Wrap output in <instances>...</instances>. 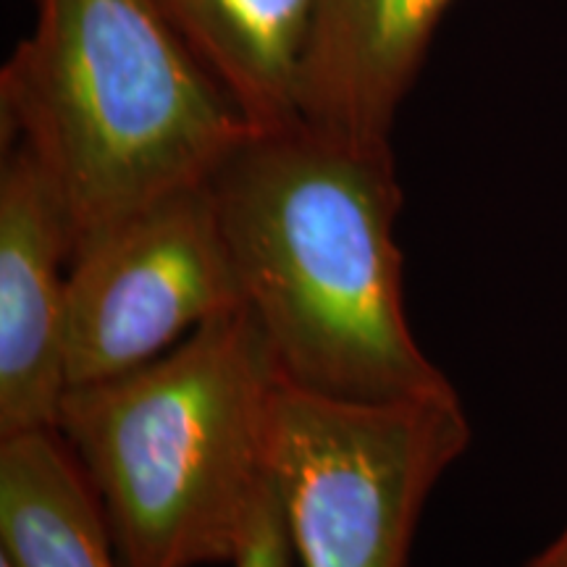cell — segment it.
<instances>
[{
  "mask_svg": "<svg viewBox=\"0 0 567 567\" xmlns=\"http://www.w3.org/2000/svg\"><path fill=\"white\" fill-rule=\"evenodd\" d=\"M243 302L287 384L347 402L457 394L405 313L392 145L255 130L208 182Z\"/></svg>",
  "mask_w": 567,
  "mask_h": 567,
  "instance_id": "cell-1",
  "label": "cell"
},
{
  "mask_svg": "<svg viewBox=\"0 0 567 567\" xmlns=\"http://www.w3.org/2000/svg\"><path fill=\"white\" fill-rule=\"evenodd\" d=\"M30 3L32 32L0 69V132L51 176L74 260L208 184L255 126L155 0Z\"/></svg>",
  "mask_w": 567,
  "mask_h": 567,
  "instance_id": "cell-2",
  "label": "cell"
},
{
  "mask_svg": "<svg viewBox=\"0 0 567 567\" xmlns=\"http://www.w3.org/2000/svg\"><path fill=\"white\" fill-rule=\"evenodd\" d=\"M281 373L250 310L130 373L66 389L55 431L97 494L122 567L231 563L276 488Z\"/></svg>",
  "mask_w": 567,
  "mask_h": 567,
  "instance_id": "cell-3",
  "label": "cell"
},
{
  "mask_svg": "<svg viewBox=\"0 0 567 567\" xmlns=\"http://www.w3.org/2000/svg\"><path fill=\"white\" fill-rule=\"evenodd\" d=\"M473 439L460 394L347 402L281 379L274 478L300 567H408L423 507Z\"/></svg>",
  "mask_w": 567,
  "mask_h": 567,
  "instance_id": "cell-4",
  "label": "cell"
},
{
  "mask_svg": "<svg viewBox=\"0 0 567 567\" xmlns=\"http://www.w3.org/2000/svg\"><path fill=\"white\" fill-rule=\"evenodd\" d=\"M245 308L210 187L163 197L69 264V389L130 373Z\"/></svg>",
  "mask_w": 567,
  "mask_h": 567,
  "instance_id": "cell-5",
  "label": "cell"
},
{
  "mask_svg": "<svg viewBox=\"0 0 567 567\" xmlns=\"http://www.w3.org/2000/svg\"><path fill=\"white\" fill-rule=\"evenodd\" d=\"M71 231L51 176L21 142L0 163V439L59 425Z\"/></svg>",
  "mask_w": 567,
  "mask_h": 567,
  "instance_id": "cell-6",
  "label": "cell"
},
{
  "mask_svg": "<svg viewBox=\"0 0 567 567\" xmlns=\"http://www.w3.org/2000/svg\"><path fill=\"white\" fill-rule=\"evenodd\" d=\"M452 0H316L300 118L318 132L392 145L396 111Z\"/></svg>",
  "mask_w": 567,
  "mask_h": 567,
  "instance_id": "cell-7",
  "label": "cell"
},
{
  "mask_svg": "<svg viewBox=\"0 0 567 567\" xmlns=\"http://www.w3.org/2000/svg\"><path fill=\"white\" fill-rule=\"evenodd\" d=\"M255 130L300 124L316 0H155Z\"/></svg>",
  "mask_w": 567,
  "mask_h": 567,
  "instance_id": "cell-8",
  "label": "cell"
},
{
  "mask_svg": "<svg viewBox=\"0 0 567 567\" xmlns=\"http://www.w3.org/2000/svg\"><path fill=\"white\" fill-rule=\"evenodd\" d=\"M0 555L13 567H122L97 494L55 429L0 439Z\"/></svg>",
  "mask_w": 567,
  "mask_h": 567,
  "instance_id": "cell-9",
  "label": "cell"
},
{
  "mask_svg": "<svg viewBox=\"0 0 567 567\" xmlns=\"http://www.w3.org/2000/svg\"><path fill=\"white\" fill-rule=\"evenodd\" d=\"M234 567H300L279 488L258 509L231 559Z\"/></svg>",
  "mask_w": 567,
  "mask_h": 567,
  "instance_id": "cell-10",
  "label": "cell"
},
{
  "mask_svg": "<svg viewBox=\"0 0 567 567\" xmlns=\"http://www.w3.org/2000/svg\"><path fill=\"white\" fill-rule=\"evenodd\" d=\"M526 567H567V523L547 547L528 559Z\"/></svg>",
  "mask_w": 567,
  "mask_h": 567,
  "instance_id": "cell-11",
  "label": "cell"
},
{
  "mask_svg": "<svg viewBox=\"0 0 567 567\" xmlns=\"http://www.w3.org/2000/svg\"><path fill=\"white\" fill-rule=\"evenodd\" d=\"M0 567H13L11 563H9V559H6L3 555H0Z\"/></svg>",
  "mask_w": 567,
  "mask_h": 567,
  "instance_id": "cell-12",
  "label": "cell"
}]
</instances>
